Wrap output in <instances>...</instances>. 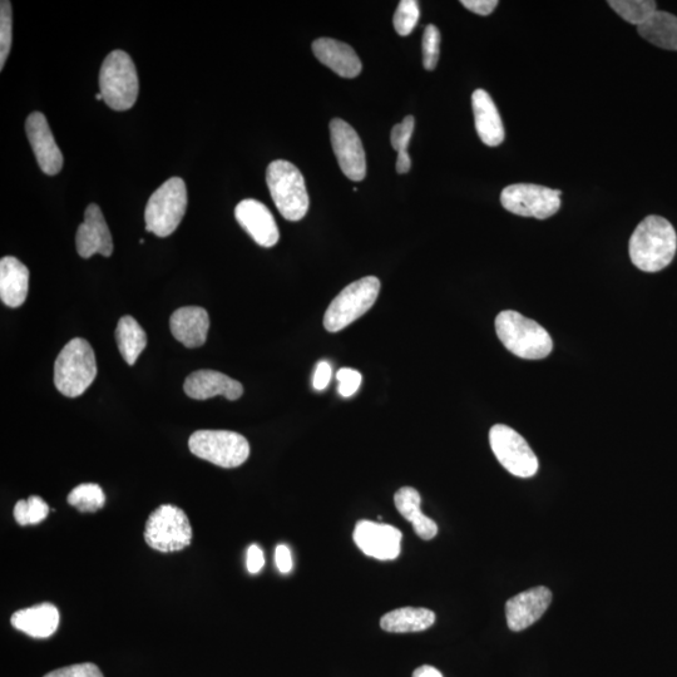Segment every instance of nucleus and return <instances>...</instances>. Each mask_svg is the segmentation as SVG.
Instances as JSON below:
<instances>
[{
    "label": "nucleus",
    "mask_w": 677,
    "mask_h": 677,
    "mask_svg": "<svg viewBox=\"0 0 677 677\" xmlns=\"http://www.w3.org/2000/svg\"><path fill=\"white\" fill-rule=\"evenodd\" d=\"M676 249L674 226L661 216H647L630 239L631 261L645 273H657L667 268L675 258Z\"/></svg>",
    "instance_id": "1"
},
{
    "label": "nucleus",
    "mask_w": 677,
    "mask_h": 677,
    "mask_svg": "<svg viewBox=\"0 0 677 677\" xmlns=\"http://www.w3.org/2000/svg\"><path fill=\"white\" fill-rule=\"evenodd\" d=\"M496 331L504 347L518 358L540 360L552 353L553 342L548 331L517 311L498 314Z\"/></svg>",
    "instance_id": "2"
},
{
    "label": "nucleus",
    "mask_w": 677,
    "mask_h": 677,
    "mask_svg": "<svg viewBox=\"0 0 677 677\" xmlns=\"http://www.w3.org/2000/svg\"><path fill=\"white\" fill-rule=\"evenodd\" d=\"M97 377L96 355L91 344L74 338L59 353L54 363V385L64 397L82 395Z\"/></svg>",
    "instance_id": "3"
},
{
    "label": "nucleus",
    "mask_w": 677,
    "mask_h": 677,
    "mask_svg": "<svg viewBox=\"0 0 677 677\" xmlns=\"http://www.w3.org/2000/svg\"><path fill=\"white\" fill-rule=\"evenodd\" d=\"M266 182L281 216L289 221L303 220L309 211V195L299 168L284 160L271 162Z\"/></svg>",
    "instance_id": "4"
},
{
    "label": "nucleus",
    "mask_w": 677,
    "mask_h": 677,
    "mask_svg": "<svg viewBox=\"0 0 677 677\" xmlns=\"http://www.w3.org/2000/svg\"><path fill=\"white\" fill-rule=\"evenodd\" d=\"M140 83L130 54L113 51L103 61L100 71V92L112 110H130L138 98Z\"/></svg>",
    "instance_id": "5"
},
{
    "label": "nucleus",
    "mask_w": 677,
    "mask_h": 677,
    "mask_svg": "<svg viewBox=\"0 0 677 677\" xmlns=\"http://www.w3.org/2000/svg\"><path fill=\"white\" fill-rule=\"evenodd\" d=\"M187 209V189L180 177H172L153 192L145 210L146 230L167 237L177 230Z\"/></svg>",
    "instance_id": "6"
},
{
    "label": "nucleus",
    "mask_w": 677,
    "mask_h": 677,
    "mask_svg": "<svg viewBox=\"0 0 677 677\" xmlns=\"http://www.w3.org/2000/svg\"><path fill=\"white\" fill-rule=\"evenodd\" d=\"M380 293V281L375 276L355 281L331 301L324 315V328L329 333L348 328L365 313H368L377 301Z\"/></svg>",
    "instance_id": "7"
},
{
    "label": "nucleus",
    "mask_w": 677,
    "mask_h": 677,
    "mask_svg": "<svg viewBox=\"0 0 677 677\" xmlns=\"http://www.w3.org/2000/svg\"><path fill=\"white\" fill-rule=\"evenodd\" d=\"M143 536L153 550L177 552L191 545L192 527L181 508L163 504L148 517Z\"/></svg>",
    "instance_id": "8"
},
{
    "label": "nucleus",
    "mask_w": 677,
    "mask_h": 677,
    "mask_svg": "<svg viewBox=\"0 0 677 677\" xmlns=\"http://www.w3.org/2000/svg\"><path fill=\"white\" fill-rule=\"evenodd\" d=\"M194 456L221 468L242 466L250 456V444L241 434L230 431H197L190 437Z\"/></svg>",
    "instance_id": "9"
},
{
    "label": "nucleus",
    "mask_w": 677,
    "mask_h": 677,
    "mask_svg": "<svg viewBox=\"0 0 677 677\" xmlns=\"http://www.w3.org/2000/svg\"><path fill=\"white\" fill-rule=\"evenodd\" d=\"M489 444L498 462L513 476L530 478L537 473V456L515 429L496 424L489 431Z\"/></svg>",
    "instance_id": "10"
},
{
    "label": "nucleus",
    "mask_w": 677,
    "mask_h": 677,
    "mask_svg": "<svg viewBox=\"0 0 677 677\" xmlns=\"http://www.w3.org/2000/svg\"><path fill=\"white\" fill-rule=\"evenodd\" d=\"M501 204L511 214L546 220L561 207V191L533 184L507 186L501 194Z\"/></svg>",
    "instance_id": "11"
},
{
    "label": "nucleus",
    "mask_w": 677,
    "mask_h": 677,
    "mask_svg": "<svg viewBox=\"0 0 677 677\" xmlns=\"http://www.w3.org/2000/svg\"><path fill=\"white\" fill-rule=\"evenodd\" d=\"M330 140L343 174L352 181H363L367 175V160L362 140L349 123L334 118L330 122Z\"/></svg>",
    "instance_id": "12"
},
{
    "label": "nucleus",
    "mask_w": 677,
    "mask_h": 677,
    "mask_svg": "<svg viewBox=\"0 0 677 677\" xmlns=\"http://www.w3.org/2000/svg\"><path fill=\"white\" fill-rule=\"evenodd\" d=\"M354 542L369 557L380 561H392L400 555L402 532L384 523L359 521L354 530Z\"/></svg>",
    "instance_id": "13"
},
{
    "label": "nucleus",
    "mask_w": 677,
    "mask_h": 677,
    "mask_svg": "<svg viewBox=\"0 0 677 677\" xmlns=\"http://www.w3.org/2000/svg\"><path fill=\"white\" fill-rule=\"evenodd\" d=\"M76 246L79 256L83 259H90L96 254L106 258L112 255V235L100 206L91 204L87 207L83 224L79 225L77 230Z\"/></svg>",
    "instance_id": "14"
},
{
    "label": "nucleus",
    "mask_w": 677,
    "mask_h": 677,
    "mask_svg": "<svg viewBox=\"0 0 677 677\" xmlns=\"http://www.w3.org/2000/svg\"><path fill=\"white\" fill-rule=\"evenodd\" d=\"M26 132L44 174L48 176L59 174L63 167V155L54 140L46 116L41 112L31 113L27 118Z\"/></svg>",
    "instance_id": "15"
},
{
    "label": "nucleus",
    "mask_w": 677,
    "mask_h": 677,
    "mask_svg": "<svg viewBox=\"0 0 677 677\" xmlns=\"http://www.w3.org/2000/svg\"><path fill=\"white\" fill-rule=\"evenodd\" d=\"M235 217L242 229L252 237L256 244L273 247L280 240L278 224L271 211L263 202L254 199L241 201L235 209Z\"/></svg>",
    "instance_id": "16"
},
{
    "label": "nucleus",
    "mask_w": 677,
    "mask_h": 677,
    "mask_svg": "<svg viewBox=\"0 0 677 677\" xmlns=\"http://www.w3.org/2000/svg\"><path fill=\"white\" fill-rule=\"evenodd\" d=\"M552 602V592L547 587H535L512 597L506 604L507 625L520 632L536 624Z\"/></svg>",
    "instance_id": "17"
},
{
    "label": "nucleus",
    "mask_w": 677,
    "mask_h": 677,
    "mask_svg": "<svg viewBox=\"0 0 677 677\" xmlns=\"http://www.w3.org/2000/svg\"><path fill=\"white\" fill-rule=\"evenodd\" d=\"M184 390L190 398L206 400L222 395L229 400H237L244 394L240 382L215 370H197L186 378Z\"/></svg>",
    "instance_id": "18"
},
{
    "label": "nucleus",
    "mask_w": 677,
    "mask_h": 677,
    "mask_svg": "<svg viewBox=\"0 0 677 677\" xmlns=\"http://www.w3.org/2000/svg\"><path fill=\"white\" fill-rule=\"evenodd\" d=\"M170 328L172 335L186 348H200L209 334V313L200 306H184L171 315Z\"/></svg>",
    "instance_id": "19"
},
{
    "label": "nucleus",
    "mask_w": 677,
    "mask_h": 677,
    "mask_svg": "<svg viewBox=\"0 0 677 677\" xmlns=\"http://www.w3.org/2000/svg\"><path fill=\"white\" fill-rule=\"evenodd\" d=\"M319 61L343 78H355L362 72V62L347 43L331 38H319L313 43Z\"/></svg>",
    "instance_id": "20"
},
{
    "label": "nucleus",
    "mask_w": 677,
    "mask_h": 677,
    "mask_svg": "<svg viewBox=\"0 0 677 677\" xmlns=\"http://www.w3.org/2000/svg\"><path fill=\"white\" fill-rule=\"evenodd\" d=\"M472 107L476 130L484 145L497 147L504 141V127L496 103L484 90L474 91Z\"/></svg>",
    "instance_id": "21"
},
{
    "label": "nucleus",
    "mask_w": 677,
    "mask_h": 677,
    "mask_svg": "<svg viewBox=\"0 0 677 677\" xmlns=\"http://www.w3.org/2000/svg\"><path fill=\"white\" fill-rule=\"evenodd\" d=\"M29 286V270L13 256L0 260V299L9 308H19L26 303Z\"/></svg>",
    "instance_id": "22"
},
{
    "label": "nucleus",
    "mask_w": 677,
    "mask_h": 677,
    "mask_svg": "<svg viewBox=\"0 0 677 677\" xmlns=\"http://www.w3.org/2000/svg\"><path fill=\"white\" fill-rule=\"evenodd\" d=\"M11 622L14 629L34 639H47L58 629L59 612L56 606L46 602V604L17 611L13 614Z\"/></svg>",
    "instance_id": "23"
},
{
    "label": "nucleus",
    "mask_w": 677,
    "mask_h": 677,
    "mask_svg": "<svg viewBox=\"0 0 677 677\" xmlns=\"http://www.w3.org/2000/svg\"><path fill=\"white\" fill-rule=\"evenodd\" d=\"M395 507L405 520L412 523L415 535L424 541H431L438 535V525L420 510L422 498L417 489L400 488L394 496Z\"/></svg>",
    "instance_id": "24"
},
{
    "label": "nucleus",
    "mask_w": 677,
    "mask_h": 677,
    "mask_svg": "<svg viewBox=\"0 0 677 677\" xmlns=\"http://www.w3.org/2000/svg\"><path fill=\"white\" fill-rule=\"evenodd\" d=\"M436 622V614L432 610L422 607H403L388 612L380 620V627L390 634H409L422 632L432 627Z\"/></svg>",
    "instance_id": "25"
},
{
    "label": "nucleus",
    "mask_w": 677,
    "mask_h": 677,
    "mask_svg": "<svg viewBox=\"0 0 677 677\" xmlns=\"http://www.w3.org/2000/svg\"><path fill=\"white\" fill-rule=\"evenodd\" d=\"M637 31L654 46L677 51V17L674 14L657 11L649 21L637 27Z\"/></svg>",
    "instance_id": "26"
},
{
    "label": "nucleus",
    "mask_w": 677,
    "mask_h": 677,
    "mask_svg": "<svg viewBox=\"0 0 677 677\" xmlns=\"http://www.w3.org/2000/svg\"><path fill=\"white\" fill-rule=\"evenodd\" d=\"M116 340L125 362L128 365H135L147 345V335L142 326L132 316H122L117 324Z\"/></svg>",
    "instance_id": "27"
},
{
    "label": "nucleus",
    "mask_w": 677,
    "mask_h": 677,
    "mask_svg": "<svg viewBox=\"0 0 677 677\" xmlns=\"http://www.w3.org/2000/svg\"><path fill=\"white\" fill-rule=\"evenodd\" d=\"M609 6L627 23L640 27L657 12L656 2L651 0H611Z\"/></svg>",
    "instance_id": "28"
},
{
    "label": "nucleus",
    "mask_w": 677,
    "mask_h": 677,
    "mask_svg": "<svg viewBox=\"0 0 677 677\" xmlns=\"http://www.w3.org/2000/svg\"><path fill=\"white\" fill-rule=\"evenodd\" d=\"M67 501L81 512H97L105 506L106 496L98 484L84 483L68 494Z\"/></svg>",
    "instance_id": "29"
},
{
    "label": "nucleus",
    "mask_w": 677,
    "mask_h": 677,
    "mask_svg": "<svg viewBox=\"0 0 677 677\" xmlns=\"http://www.w3.org/2000/svg\"><path fill=\"white\" fill-rule=\"evenodd\" d=\"M14 518L19 526L38 525L46 520L49 507L43 498L38 496L21 499L14 507Z\"/></svg>",
    "instance_id": "30"
},
{
    "label": "nucleus",
    "mask_w": 677,
    "mask_h": 677,
    "mask_svg": "<svg viewBox=\"0 0 677 677\" xmlns=\"http://www.w3.org/2000/svg\"><path fill=\"white\" fill-rule=\"evenodd\" d=\"M419 4L415 0H402L394 14V28L399 36L407 37L419 21Z\"/></svg>",
    "instance_id": "31"
},
{
    "label": "nucleus",
    "mask_w": 677,
    "mask_h": 677,
    "mask_svg": "<svg viewBox=\"0 0 677 677\" xmlns=\"http://www.w3.org/2000/svg\"><path fill=\"white\" fill-rule=\"evenodd\" d=\"M12 6L8 0L0 3V71L4 66L12 48Z\"/></svg>",
    "instance_id": "32"
},
{
    "label": "nucleus",
    "mask_w": 677,
    "mask_h": 677,
    "mask_svg": "<svg viewBox=\"0 0 677 677\" xmlns=\"http://www.w3.org/2000/svg\"><path fill=\"white\" fill-rule=\"evenodd\" d=\"M439 47H441V32L436 26L429 24L423 34V64L427 71H433L439 61Z\"/></svg>",
    "instance_id": "33"
},
{
    "label": "nucleus",
    "mask_w": 677,
    "mask_h": 677,
    "mask_svg": "<svg viewBox=\"0 0 677 677\" xmlns=\"http://www.w3.org/2000/svg\"><path fill=\"white\" fill-rule=\"evenodd\" d=\"M415 121L413 116H407L402 123L393 127L390 133V142L398 153L408 152L410 138L413 136Z\"/></svg>",
    "instance_id": "34"
},
{
    "label": "nucleus",
    "mask_w": 677,
    "mask_h": 677,
    "mask_svg": "<svg viewBox=\"0 0 677 677\" xmlns=\"http://www.w3.org/2000/svg\"><path fill=\"white\" fill-rule=\"evenodd\" d=\"M336 379L339 382V394L343 398L353 397L358 392L360 384H362V374L358 370L350 368H342L336 374Z\"/></svg>",
    "instance_id": "35"
},
{
    "label": "nucleus",
    "mask_w": 677,
    "mask_h": 677,
    "mask_svg": "<svg viewBox=\"0 0 677 677\" xmlns=\"http://www.w3.org/2000/svg\"><path fill=\"white\" fill-rule=\"evenodd\" d=\"M44 677H105L103 676L100 667L91 662H84V664H77L62 669L49 672Z\"/></svg>",
    "instance_id": "36"
},
{
    "label": "nucleus",
    "mask_w": 677,
    "mask_h": 677,
    "mask_svg": "<svg viewBox=\"0 0 677 677\" xmlns=\"http://www.w3.org/2000/svg\"><path fill=\"white\" fill-rule=\"evenodd\" d=\"M265 566V556L263 550L258 545H251L247 550L246 567L251 575H256Z\"/></svg>",
    "instance_id": "37"
},
{
    "label": "nucleus",
    "mask_w": 677,
    "mask_h": 677,
    "mask_svg": "<svg viewBox=\"0 0 677 677\" xmlns=\"http://www.w3.org/2000/svg\"><path fill=\"white\" fill-rule=\"evenodd\" d=\"M462 6L478 16H489L497 8V0H462Z\"/></svg>",
    "instance_id": "38"
},
{
    "label": "nucleus",
    "mask_w": 677,
    "mask_h": 677,
    "mask_svg": "<svg viewBox=\"0 0 677 677\" xmlns=\"http://www.w3.org/2000/svg\"><path fill=\"white\" fill-rule=\"evenodd\" d=\"M331 375H333V370H331V365L328 362L323 360V362H320L318 365H316L313 379L314 389L324 390L326 387H328Z\"/></svg>",
    "instance_id": "39"
},
{
    "label": "nucleus",
    "mask_w": 677,
    "mask_h": 677,
    "mask_svg": "<svg viewBox=\"0 0 677 677\" xmlns=\"http://www.w3.org/2000/svg\"><path fill=\"white\" fill-rule=\"evenodd\" d=\"M275 563L281 573L293 570V557L288 546L279 545L275 550Z\"/></svg>",
    "instance_id": "40"
},
{
    "label": "nucleus",
    "mask_w": 677,
    "mask_h": 677,
    "mask_svg": "<svg viewBox=\"0 0 677 677\" xmlns=\"http://www.w3.org/2000/svg\"><path fill=\"white\" fill-rule=\"evenodd\" d=\"M410 167H412V160H410V156L408 152H402L398 153V158H397V172L400 175L408 174L410 171Z\"/></svg>",
    "instance_id": "41"
},
{
    "label": "nucleus",
    "mask_w": 677,
    "mask_h": 677,
    "mask_svg": "<svg viewBox=\"0 0 677 677\" xmlns=\"http://www.w3.org/2000/svg\"><path fill=\"white\" fill-rule=\"evenodd\" d=\"M413 677H443V675L436 667L423 665L413 672Z\"/></svg>",
    "instance_id": "42"
},
{
    "label": "nucleus",
    "mask_w": 677,
    "mask_h": 677,
    "mask_svg": "<svg viewBox=\"0 0 677 677\" xmlns=\"http://www.w3.org/2000/svg\"><path fill=\"white\" fill-rule=\"evenodd\" d=\"M96 98H97L98 101H103L102 93L101 92L97 93Z\"/></svg>",
    "instance_id": "43"
}]
</instances>
